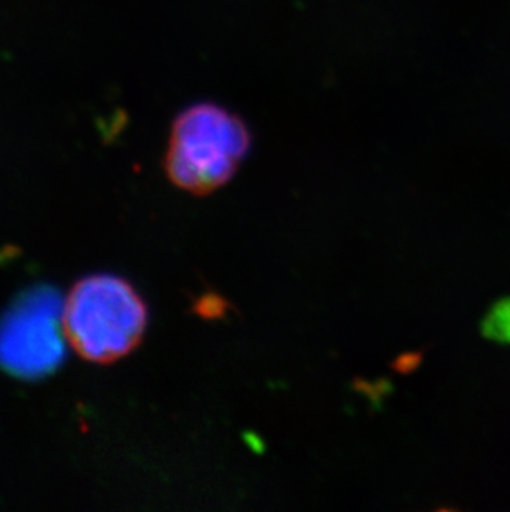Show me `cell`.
Returning a JSON list of instances; mask_svg holds the SVG:
<instances>
[{
    "instance_id": "cell-5",
    "label": "cell",
    "mask_w": 510,
    "mask_h": 512,
    "mask_svg": "<svg viewBox=\"0 0 510 512\" xmlns=\"http://www.w3.org/2000/svg\"><path fill=\"white\" fill-rule=\"evenodd\" d=\"M201 302V312L206 317H221L227 310V302L219 295H207Z\"/></svg>"
},
{
    "instance_id": "cell-1",
    "label": "cell",
    "mask_w": 510,
    "mask_h": 512,
    "mask_svg": "<svg viewBox=\"0 0 510 512\" xmlns=\"http://www.w3.org/2000/svg\"><path fill=\"white\" fill-rule=\"evenodd\" d=\"M251 146L241 116L216 103H196L174 120L164 170L178 188L206 196L236 176Z\"/></svg>"
},
{
    "instance_id": "cell-3",
    "label": "cell",
    "mask_w": 510,
    "mask_h": 512,
    "mask_svg": "<svg viewBox=\"0 0 510 512\" xmlns=\"http://www.w3.org/2000/svg\"><path fill=\"white\" fill-rule=\"evenodd\" d=\"M63 302L50 287L27 290L0 320V367L22 380L55 372L65 358Z\"/></svg>"
},
{
    "instance_id": "cell-2",
    "label": "cell",
    "mask_w": 510,
    "mask_h": 512,
    "mask_svg": "<svg viewBox=\"0 0 510 512\" xmlns=\"http://www.w3.org/2000/svg\"><path fill=\"white\" fill-rule=\"evenodd\" d=\"M146 325L145 302L118 277L83 279L63 304L65 335L92 362H115L128 355L143 339Z\"/></svg>"
},
{
    "instance_id": "cell-4",
    "label": "cell",
    "mask_w": 510,
    "mask_h": 512,
    "mask_svg": "<svg viewBox=\"0 0 510 512\" xmlns=\"http://www.w3.org/2000/svg\"><path fill=\"white\" fill-rule=\"evenodd\" d=\"M484 330L492 339L510 340V302L494 307L491 314L487 315Z\"/></svg>"
}]
</instances>
